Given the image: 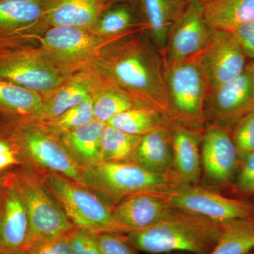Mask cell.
Returning <instances> with one entry per match:
<instances>
[{"mask_svg":"<svg viewBox=\"0 0 254 254\" xmlns=\"http://www.w3.org/2000/svg\"><path fill=\"white\" fill-rule=\"evenodd\" d=\"M91 67L108 76L138 104L156 110L172 123L164 58L145 31L110 43Z\"/></svg>","mask_w":254,"mask_h":254,"instance_id":"obj_1","label":"cell"},{"mask_svg":"<svg viewBox=\"0 0 254 254\" xmlns=\"http://www.w3.org/2000/svg\"><path fill=\"white\" fill-rule=\"evenodd\" d=\"M224 224L175 209L167 218L126 234L137 251L158 254H210L221 236Z\"/></svg>","mask_w":254,"mask_h":254,"instance_id":"obj_2","label":"cell"},{"mask_svg":"<svg viewBox=\"0 0 254 254\" xmlns=\"http://www.w3.org/2000/svg\"><path fill=\"white\" fill-rule=\"evenodd\" d=\"M0 134L17 148L27 168L38 175L56 173L82 184L83 169L61 140L30 118L0 114Z\"/></svg>","mask_w":254,"mask_h":254,"instance_id":"obj_3","label":"cell"},{"mask_svg":"<svg viewBox=\"0 0 254 254\" xmlns=\"http://www.w3.org/2000/svg\"><path fill=\"white\" fill-rule=\"evenodd\" d=\"M73 73L50 59L38 42H0L1 80L45 95Z\"/></svg>","mask_w":254,"mask_h":254,"instance_id":"obj_4","label":"cell"},{"mask_svg":"<svg viewBox=\"0 0 254 254\" xmlns=\"http://www.w3.org/2000/svg\"><path fill=\"white\" fill-rule=\"evenodd\" d=\"M82 184L91 187L112 206L140 193L168 195L180 184L150 173L135 163H101L83 169Z\"/></svg>","mask_w":254,"mask_h":254,"instance_id":"obj_5","label":"cell"},{"mask_svg":"<svg viewBox=\"0 0 254 254\" xmlns=\"http://www.w3.org/2000/svg\"><path fill=\"white\" fill-rule=\"evenodd\" d=\"M9 175L27 213L29 221L27 246L37 241L68 235L75 228L38 173L22 167Z\"/></svg>","mask_w":254,"mask_h":254,"instance_id":"obj_6","label":"cell"},{"mask_svg":"<svg viewBox=\"0 0 254 254\" xmlns=\"http://www.w3.org/2000/svg\"><path fill=\"white\" fill-rule=\"evenodd\" d=\"M39 175L74 227L91 233L115 232L113 206L103 195L60 174Z\"/></svg>","mask_w":254,"mask_h":254,"instance_id":"obj_7","label":"cell"},{"mask_svg":"<svg viewBox=\"0 0 254 254\" xmlns=\"http://www.w3.org/2000/svg\"><path fill=\"white\" fill-rule=\"evenodd\" d=\"M166 81L172 123L204 132L208 86L194 58L167 68Z\"/></svg>","mask_w":254,"mask_h":254,"instance_id":"obj_8","label":"cell"},{"mask_svg":"<svg viewBox=\"0 0 254 254\" xmlns=\"http://www.w3.org/2000/svg\"><path fill=\"white\" fill-rule=\"evenodd\" d=\"M118 39L103 38L91 29L57 26L48 28L37 42L50 59L73 73L91 67L103 48Z\"/></svg>","mask_w":254,"mask_h":254,"instance_id":"obj_9","label":"cell"},{"mask_svg":"<svg viewBox=\"0 0 254 254\" xmlns=\"http://www.w3.org/2000/svg\"><path fill=\"white\" fill-rule=\"evenodd\" d=\"M173 208L219 224L254 217V201L231 198L197 185H181L168 194Z\"/></svg>","mask_w":254,"mask_h":254,"instance_id":"obj_10","label":"cell"},{"mask_svg":"<svg viewBox=\"0 0 254 254\" xmlns=\"http://www.w3.org/2000/svg\"><path fill=\"white\" fill-rule=\"evenodd\" d=\"M254 112V60H252L237 77L209 92L205 100V123L230 131Z\"/></svg>","mask_w":254,"mask_h":254,"instance_id":"obj_11","label":"cell"},{"mask_svg":"<svg viewBox=\"0 0 254 254\" xmlns=\"http://www.w3.org/2000/svg\"><path fill=\"white\" fill-rule=\"evenodd\" d=\"M194 58L203 72L208 93L237 77L247 64V57L230 31L212 30L208 42Z\"/></svg>","mask_w":254,"mask_h":254,"instance_id":"obj_12","label":"cell"},{"mask_svg":"<svg viewBox=\"0 0 254 254\" xmlns=\"http://www.w3.org/2000/svg\"><path fill=\"white\" fill-rule=\"evenodd\" d=\"M212 30L205 22L201 1H189L169 33L163 55L166 69L198 54L208 42Z\"/></svg>","mask_w":254,"mask_h":254,"instance_id":"obj_13","label":"cell"},{"mask_svg":"<svg viewBox=\"0 0 254 254\" xmlns=\"http://www.w3.org/2000/svg\"><path fill=\"white\" fill-rule=\"evenodd\" d=\"M202 171L208 182L218 187H231L240 158L230 130L216 125L205 128L200 144Z\"/></svg>","mask_w":254,"mask_h":254,"instance_id":"obj_14","label":"cell"},{"mask_svg":"<svg viewBox=\"0 0 254 254\" xmlns=\"http://www.w3.org/2000/svg\"><path fill=\"white\" fill-rule=\"evenodd\" d=\"M48 0H0V42H37L49 28Z\"/></svg>","mask_w":254,"mask_h":254,"instance_id":"obj_15","label":"cell"},{"mask_svg":"<svg viewBox=\"0 0 254 254\" xmlns=\"http://www.w3.org/2000/svg\"><path fill=\"white\" fill-rule=\"evenodd\" d=\"M175 210L168 195L140 193L127 197L113 207L114 231L126 235L146 228Z\"/></svg>","mask_w":254,"mask_h":254,"instance_id":"obj_16","label":"cell"},{"mask_svg":"<svg viewBox=\"0 0 254 254\" xmlns=\"http://www.w3.org/2000/svg\"><path fill=\"white\" fill-rule=\"evenodd\" d=\"M29 235V221L21 195L9 174L4 178L0 200V254L24 252Z\"/></svg>","mask_w":254,"mask_h":254,"instance_id":"obj_17","label":"cell"},{"mask_svg":"<svg viewBox=\"0 0 254 254\" xmlns=\"http://www.w3.org/2000/svg\"><path fill=\"white\" fill-rule=\"evenodd\" d=\"M169 127L177 176L182 185H197L201 176L200 147L203 132L177 123Z\"/></svg>","mask_w":254,"mask_h":254,"instance_id":"obj_18","label":"cell"},{"mask_svg":"<svg viewBox=\"0 0 254 254\" xmlns=\"http://www.w3.org/2000/svg\"><path fill=\"white\" fill-rule=\"evenodd\" d=\"M188 2L187 0H135L145 33L163 56L170 30Z\"/></svg>","mask_w":254,"mask_h":254,"instance_id":"obj_19","label":"cell"},{"mask_svg":"<svg viewBox=\"0 0 254 254\" xmlns=\"http://www.w3.org/2000/svg\"><path fill=\"white\" fill-rule=\"evenodd\" d=\"M134 163L150 173L169 177L182 185L174 166L169 125L160 127L141 137L135 153Z\"/></svg>","mask_w":254,"mask_h":254,"instance_id":"obj_20","label":"cell"},{"mask_svg":"<svg viewBox=\"0 0 254 254\" xmlns=\"http://www.w3.org/2000/svg\"><path fill=\"white\" fill-rule=\"evenodd\" d=\"M93 83L91 67L73 73L54 91L43 95L41 110L32 119L47 121L58 118L91 95Z\"/></svg>","mask_w":254,"mask_h":254,"instance_id":"obj_21","label":"cell"},{"mask_svg":"<svg viewBox=\"0 0 254 254\" xmlns=\"http://www.w3.org/2000/svg\"><path fill=\"white\" fill-rule=\"evenodd\" d=\"M108 6L105 0H48L46 21L49 27L91 29Z\"/></svg>","mask_w":254,"mask_h":254,"instance_id":"obj_22","label":"cell"},{"mask_svg":"<svg viewBox=\"0 0 254 254\" xmlns=\"http://www.w3.org/2000/svg\"><path fill=\"white\" fill-rule=\"evenodd\" d=\"M91 68L93 72L91 91L93 119L107 125L118 114L136 107L143 106L136 103L108 76Z\"/></svg>","mask_w":254,"mask_h":254,"instance_id":"obj_23","label":"cell"},{"mask_svg":"<svg viewBox=\"0 0 254 254\" xmlns=\"http://www.w3.org/2000/svg\"><path fill=\"white\" fill-rule=\"evenodd\" d=\"M106 125L93 119L60 138L71 158L81 168L102 163L100 143Z\"/></svg>","mask_w":254,"mask_h":254,"instance_id":"obj_24","label":"cell"},{"mask_svg":"<svg viewBox=\"0 0 254 254\" xmlns=\"http://www.w3.org/2000/svg\"><path fill=\"white\" fill-rule=\"evenodd\" d=\"M91 30L98 36L114 39L145 31V27L135 4L125 2L103 10Z\"/></svg>","mask_w":254,"mask_h":254,"instance_id":"obj_25","label":"cell"},{"mask_svg":"<svg viewBox=\"0 0 254 254\" xmlns=\"http://www.w3.org/2000/svg\"><path fill=\"white\" fill-rule=\"evenodd\" d=\"M205 22L212 29L232 31L254 20V0H201Z\"/></svg>","mask_w":254,"mask_h":254,"instance_id":"obj_26","label":"cell"},{"mask_svg":"<svg viewBox=\"0 0 254 254\" xmlns=\"http://www.w3.org/2000/svg\"><path fill=\"white\" fill-rule=\"evenodd\" d=\"M43 95L0 79V114L33 118L43 104Z\"/></svg>","mask_w":254,"mask_h":254,"instance_id":"obj_27","label":"cell"},{"mask_svg":"<svg viewBox=\"0 0 254 254\" xmlns=\"http://www.w3.org/2000/svg\"><path fill=\"white\" fill-rule=\"evenodd\" d=\"M107 125L128 134L143 136L170 123L156 110L138 106L118 114Z\"/></svg>","mask_w":254,"mask_h":254,"instance_id":"obj_28","label":"cell"},{"mask_svg":"<svg viewBox=\"0 0 254 254\" xmlns=\"http://www.w3.org/2000/svg\"><path fill=\"white\" fill-rule=\"evenodd\" d=\"M254 250V217L224 224L218 243L210 254H249Z\"/></svg>","mask_w":254,"mask_h":254,"instance_id":"obj_29","label":"cell"},{"mask_svg":"<svg viewBox=\"0 0 254 254\" xmlns=\"http://www.w3.org/2000/svg\"><path fill=\"white\" fill-rule=\"evenodd\" d=\"M141 137L128 134L107 125L100 143L102 163H134Z\"/></svg>","mask_w":254,"mask_h":254,"instance_id":"obj_30","label":"cell"},{"mask_svg":"<svg viewBox=\"0 0 254 254\" xmlns=\"http://www.w3.org/2000/svg\"><path fill=\"white\" fill-rule=\"evenodd\" d=\"M92 120H93V98L90 95L81 103L58 118L38 122L47 131L60 138Z\"/></svg>","mask_w":254,"mask_h":254,"instance_id":"obj_31","label":"cell"},{"mask_svg":"<svg viewBox=\"0 0 254 254\" xmlns=\"http://www.w3.org/2000/svg\"><path fill=\"white\" fill-rule=\"evenodd\" d=\"M230 133L240 160L254 153V112L239 121Z\"/></svg>","mask_w":254,"mask_h":254,"instance_id":"obj_32","label":"cell"},{"mask_svg":"<svg viewBox=\"0 0 254 254\" xmlns=\"http://www.w3.org/2000/svg\"><path fill=\"white\" fill-rule=\"evenodd\" d=\"M231 188L242 198L254 196V153L241 159L238 172Z\"/></svg>","mask_w":254,"mask_h":254,"instance_id":"obj_33","label":"cell"},{"mask_svg":"<svg viewBox=\"0 0 254 254\" xmlns=\"http://www.w3.org/2000/svg\"><path fill=\"white\" fill-rule=\"evenodd\" d=\"M102 254H139L126 235L120 232L105 231L93 233Z\"/></svg>","mask_w":254,"mask_h":254,"instance_id":"obj_34","label":"cell"},{"mask_svg":"<svg viewBox=\"0 0 254 254\" xmlns=\"http://www.w3.org/2000/svg\"><path fill=\"white\" fill-rule=\"evenodd\" d=\"M25 254H72L68 235L37 241L28 245Z\"/></svg>","mask_w":254,"mask_h":254,"instance_id":"obj_35","label":"cell"},{"mask_svg":"<svg viewBox=\"0 0 254 254\" xmlns=\"http://www.w3.org/2000/svg\"><path fill=\"white\" fill-rule=\"evenodd\" d=\"M26 167L16 146L0 134V177H4L16 169Z\"/></svg>","mask_w":254,"mask_h":254,"instance_id":"obj_36","label":"cell"},{"mask_svg":"<svg viewBox=\"0 0 254 254\" xmlns=\"http://www.w3.org/2000/svg\"><path fill=\"white\" fill-rule=\"evenodd\" d=\"M72 254H102L98 242L91 232L76 228L68 234Z\"/></svg>","mask_w":254,"mask_h":254,"instance_id":"obj_37","label":"cell"},{"mask_svg":"<svg viewBox=\"0 0 254 254\" xmlns=\"http://www.w3.org/2000/svg\"><path fill=\"white\" fill-rule=\"evenodd\" d=\"M232 32L247 58L254 60V20L244 23Z\"/></svg>","mask_w":254,"mask_h":254,"instance_id":"obj_38","label":"cell"},{"mask_svg":"<svg viewBox=\"0 0 254 254\" xmlns=\"http://www.w3.org/2000/svg\"><path fill=\"white\" fill-rule=\"evenodd\" d=\"M105 1L107 5L109 6L110 5L117 4V3L128 2L134 4L135 0H105Z\"/></svg>","mask_w":254,"mask_h":254,"instance_id":"obj_39","label":"cell"},{"mask_svg":"<svg viewBox=\"0 0 254 254\" xmlns=\"http://www.w3.org/2000/svg\"><path fill=\"white\" fill-rule=\"evenodd\" d=\"M4 178L0 182V200H1V195H2L3 190H4Z\"/></svg>","mask_w":254,"mask_h":254,"instance_id":"obj_40","label":"cell"},{"mask_svg":"<svg viewBox=\"0 0 254 254\" xmlns=\"http://www.w3.org/2000/svg\"><path fill=\"white\" fill-rule=\"evenodd\" d=\"M185 254V253H172V254Z\"/></svg>","mask_w":254,"mask_h":254,"instance_id":"obj_41","label":"cell"},{"mask_svg":"<svg viewBox=\"0 0 254 254\" xmlns=\"http://www.w3.org/2000/svg\"><path fill=\"white\" fill-rule=\"evenodd\" d=\"M5 176H6V175H5ZM5 176H4V177H0V182H1V180H3V179H4V177H5Z\"/></svg>","mask_w":254,"mask_h":254,"instance_id":"obj_42","label":"cell"},{"mask_svg":"<svg viewBox=\"0 0 254 254\" xmlns=\"http://www.w3.org/2000/svg\"><path fill=\"white\" fill-rule=\"evenodd\" d=\"M249 254H254V250H252Z\"/></svg>","mask_w":254,"mask_h":254,"instance_id":"obj_43","label":"cell"},{"mask_svg":"<svg viewBox=\"0 0 254 254\" xmlns=\"http://www.w3.org/2000/svg\"><path fill=\"white\" fill-rule=\"evenodd\" d=\"M24 254V252H22V253H20V254Z\"/></svg>","mask_w":254,"mask_h":254,"instance_id":"obj_44","label":"cell"},{"mask_svg":"<svg viewBox=\"0 0 254 254\" xmlns=\"http://www.w3.org/2000/svg\"><path fill=\"white\" fill-rule=\"evenodd\" d=\"M187 1H192V0H187ZM198 1H201V0H198Z\"/></svg>","mask_w":254,"mask_h":254,"instance_id":"obj_45","label":"cell"}]
</instances>
